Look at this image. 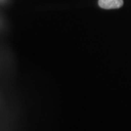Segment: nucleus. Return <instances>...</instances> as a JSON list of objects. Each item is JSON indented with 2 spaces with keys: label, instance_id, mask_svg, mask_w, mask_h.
<instances>
[{
  "label": "nucleus",
  "instance_id": "obj_1",
  "mask_svg": "<svg viewBox=\"0 0 131 131\" xmlns=\"http://www.w3.org/2000/svg\"><path fill=\"white\" fill-rule=\"evenodd\" d=\"M123 0H98L100 7L106 9H118L123 6Z\"/></svg>",
  "mask_w": 131,
  "mask_h": 131
},
{
  "label": "nucleus",
  "instance_id": "obj_2",
  "mask_svg": "<svg viewBox=\"0 0 131 131\" xmlns=\"http://www.w3.org/2000/svg\"><path fill=\"white\" fill-rule=\"evenodd\" d=\"M0 1H2V0H0Z\"/></svg>",
  "mask_w": 131,
  "mask_h": 131
}]
</instances>
